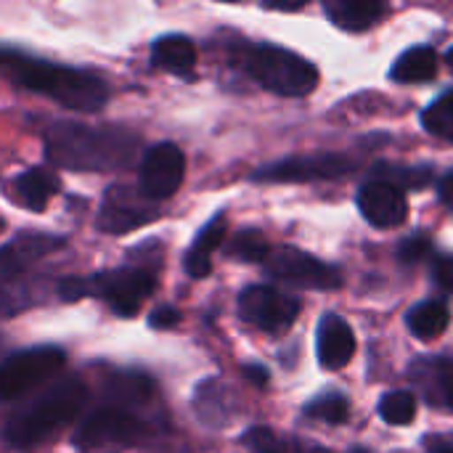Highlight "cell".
Wrapping results in <instances>:
<instances>
[{"label": "cell", "instance_id": "cell-1", "mask_svg": "<svg viewBox=\"0 0 453 453\" xmlns=\"http://www.w3.org/2000/svg\"><path fill=\"white\" fill-rule=\"evenodd\" d=\"M138 135L125 127L53 122L45 133V157L64 170L109 173L127 167L138 154Z\"/></svg>", "mask_w": 453, "mask_h": 453}, {"label": "cell", "instance_id": "cell-2", "mask_svg": "<svg viewBox=\"0 0 453 453\" xmlns=\"http://www.w3.org/2000/svg\"><path fill=\"white\" fill-rule=\"evenodd\" d=\"M0 69L19 85L32 93H40L45 98H53L56 104L77 111H98L109 101V88L101 77L74 69V66H58L50 61H35L19 53L0 50Z\"/></svg>", "mask_w": 453, "mask_h": 453}, {"label": "cell", "instance_id": "cell-3", "mask_svg": "<svg viewBox=\"0 0 453 453\" xmlns=\"http://www.w3.org/2000/svg\"><path fill=\"white\" fill-rule=\"evenodd\" d=\"M88 390L80 377H69L64 382H56L48 388L40 398H35L29 406L19 409L3 430V438L13 449H35L53 435H58L66 425H72L82 406H85Z\"/></svg>", "mask_w": 453, "mask_h": 453}, {"label": "cell", "instance_id": "cell-4", "mask_svg": "<svg viewBox=\"0 0 453 453\" xmlns=\"http://www.w3.org/2000/svg\"><path fill=\"white\" fill-rule=\"evenodd\" d=\"M242 66L265 90L287 98L308 96L319 85V69L308 58L268 42L247 48L242 56Z\"/></svg>", "mask_w": 453, "mask_h": 453}, {"label": "cell", "instance_id": "cell-5", "mask_svg": "<svg viewBox=\"0 0 453 453\" xmlns=\"http://www.w3.org/2000/svg\"><path fill=\"white\" fill-rule=\"evenodd\" d=\"M149 433V422L135 411L104 403L85 414L72 435V443L80 453H122L143 443Z\"/></svg>", "mask_w": 453, "mask_h": 453}, {"label": "cell", "instance_id": "cell-6", "mask_svg": "<svg viewBox=\"0 0 453 453\" xmlns=\"http://www.w3.org/2000/svg\"><path fill=\"white\" fill-rule=\"evenodd\" d=\"M66 364L61 348L42 345L8 356L0 361V401H16L40 385L50 382Z\"/></svg>", "mask_w": 453, "mask_h": 453}, {"label": "cell", "instance_id": "cell-7", "mask_svg": "<svg viewBox=\"0 0 453 453\" xmlns=\"http://www.w3.org/2000/svg\"><path fill=\"white\" fill-rule=\"evenodd\" d=\"M157 289V276L146 265H130L117 268L106 273H96L85 281V295H93L104 300L117 316L130 319L141 311L146 297H151Z\"/></svg>", "mask_w": 453, "mask_h": 453}, {"label": "cell", "instance_id": "cell-8", "mask_svg": "<svg viewBox=\"0 0 453 453\" xmlns=\"http://www.w3.org/2000/svg\"><path fill=\"white\" fill-rule=\"evenodd\" d=\"M268 276L300 287V289H337L342 284V276L334 265L321 263L319 257L295 250V247H276L265 257Z\"/></svg>", "mask_w": 453, "mask_h": 453}, {"label": "cell", "instance_id": "cell-9", "mask_svg": "<svg viewBox=\"0 0 453 453\" xmlns=\"http://www.w3.org/2000/svg\"><path fill=\"white\" fill-rule=\"evenodd\" d=\"M300 313V300L273 287H247L239 297V316L268 334L287 332Z\"/></svg>", "mask_w": 453, "mask_h": 453}, {"label": "cell", "instance_id": "cell-10", "mask_svg": "<svg viewBox=\"0 0 453 453\" xmlns=\"http://www.w3.org/2000/svg\"><path fill=\"white\" fill-rule=\"evenodd\" d=\"M154 218H157V202L146 199L141 194V188L111 186L104 196L101 210H98L96 228L101 234L119 236V234H127V231L146 226Z\"/></svg>", "mask_w": 453, "mask_h": 453}, {"label": "cell", "instance_id": "cell-11", "mask_svg": "<svg viewBox=\"0 0 453 453\" xmlns=\"http://www.w3.org/2000/svg\"><path fill=\"white\" fill-rule=\"evenodd\" d=\"M183 173H186L183 151L175 143H157L143 154L138 170V188L151 202L170 199L180 188Z\"/></svg>", "mask_w": 453, "mask_h": 453}, {"label": "cell", "instance_id": "cell-12", "mask_svg": "<svg viewBox=\"0 0 453 453\" xmlns=\"http://www.w3.org/2000/svg\"><path fill=\"white\" fill-rule=\"evenodd\" d=\"M353 162L342 154H313V157H289L273 165L260 167L252 180L260 183H305V180H329L350 173Z\"/></svg>", "mask_w": 453, "mask_h": 453}, {"label": "cell", "instance_id": "cell-13", "mask_svg": "<svg viewBox=\"0 0 453 453\" xmlns=\"http://www.w3.org/2000/svg\"><path fill=\"white\" fill-rule=\"evenodd\" d=\"M66 242L53 234H40V231H27L13 236L8 244L0 247V281L21 279L24 271L37 265L42 257L50 252L61 250Z\"/></svg>", "mask_w": 453, "mask_h": 453}, {"label": "cell", "instance_id": "cell-14", "mask_svg": "<svg viewBox=\"0 0 453 453\" xmlns=\"http://www.w3.org/2000/svg\"><path fill=\"white\" fill-rule=\"evenodd\" d=\"M358 210H361L364 220L372 223L374 228H398L409 215L403 191H398L395 186H390L385 180H372V183L361 186Z\"/></svg>", "mask_w": 453, "mask_h": 453}, {"label": "cell", "instance_id": "cell-15", "mask_svg": "<svg viewBox=\"0 0 453 453\" xmlns=\"http://www.w3.org/2000/svg\"><path fill=\"white\" fill-rule=\"evenodd\" d=\"M411 380L433 409L453 411V358H419Z\"/></svg>", "mask_w": 453, "mask_h": 453}, {"label": "cell", "instance_id": "cell-16", "mask_svg": "<svg viewBox=\"0 0 453 453\" xmlns=\"http://www.w3.org/2000/svg\"><path fill=\"white\" fill-rule=\"evenodd\" d=\"M316 353L324 369L337 372L350 364L356 356V334L345 324V319L326 313L319 324V337H316Z\"/></svg>", "mask_w": 453, "mask_h": 453}, {"label": "cell", "instance_id": "cell-17", "mask_svg": "<svg viewBox=\"0 0 453 453\" xmlns=\"http://www.w3.org/2000/svg\"><path fill=\"white\" fill-rule=\"evenodd\" d=\"M151 66L170 72L180 80L194 77L196 66V45L186 35H165L151 48Z\"/></svg>", "mask_w": 453, "mask_h": 453}, {"label": "cell", "instance_id": "cell-18", "mask_svg": "<svg viewBox=\"0 0 453 453\" xmlns=\"http://www.w3.org/2000/svg\"><path fill=\"white\" fill-rule=\"evenodd\" d=\"M194 411L207 427H226L236 414V398L223 382L207 380L194 393Z\"/></svg>", "mask_w": 453, "mask_h": 453}, {"label": "cell", "instance_id": "cell-19", "mask_svg": "<svg viewBox=\"0 0 453 453\" xmlns=\"http://www.w3.org/2000/svg\"><path fill=\"white\" fill-rule=\"evenodd\" d=\"M324 11L340 29L364 32L388 13V5L380 0H329Z\"/></svg>", "mask_w": 453, "mask_h": 453}, {"label": "cell", "instance_id": "cell-20", "mask_svg": "<svg viewBox=\"0 0 453 453\" xmlns=\"http://www.w3.org/2000/svg\"><path fill=\"white\" fill-rule=\"evenodd\" d=\"M226 236V218L215 215L196 236V242L188 247L186 257H183V268L191 279H204L212 268V252L223 244Z\"/></svg>", "mask_w": 453, "mask_h": 453}, {"label": "cell", "instance_id": "cell-21", "mask_svg": "<svg viewBox=\"0 0 453 453\" xmlns=\"http://www.w3.org/2000/svg\"><path fill=\"white\" fill-rule=\"evenodd\" d=\"M106 398L114 406L135 411V409L146 406L154 398V382L146 374L122 372V374H114V377L106 380Z\"/></svg>", "mask_w": 453, "mask_h": 453}, {"label": "cell", "instance_id": "cell-22", "mask_svg": "<svg viewBox=\"0 0 453 453\" xmlns=\"http://www.w3.org/2000/svg\"><path fill=\"white\" fill-rule=\"evenodd\" d=\"M56 191H58V178L45 167H32L16 178V199L32 212H42L48 202L56 196Z\"/></svg>", "mask_w": 453, "mask_h": 453}, {"label": "cell", "instance_id": "cell-23", "mask_svg": "<svg viewBox=\"0 0 453 453\" xmlns=\"http://www.w3.org/2000/svg\"><path fill=\"white\" fill-rule=\"evenodd\" d=\"M438 74V53L435 48L430 45H419V48H411L406 50L395 64H393V72L390 77L395 82H427V80H435Z\"/></svg>", "mask_w": 453, "mask_h": 453}, {"label": "cell", "instance_id": "cell-24", "mask_svg": "<svg viewBox=\"0 0 453 453\" xmlns=\"http://www.w3.org/2000/svg\"><path fill=\"white\" fill-rule=\"evenodd\" d=\"M449 321H451V311L441 300L419 303L406 316V324H409L411 334L419 337V340H435V337H441L449 329Z\"/></svg>", "mask_w": 453, "mask_h": 453}, {"label": "cell", "instance_id": "cell-25", "mask_svg": "<svg viewBox=\"0 0 453 453\" xmlns=\"http://www.w3.org/2000/svg\"><path fill=\"white\" fill-rule=\"evenodd\" d=\"M37 300H40V295L32 281H27V279L0 281V319L21 313V311L32 308Z\"/></svg>", "mask_w": 453, "mask_h": 453}, {"label": "cell", "instance_id": "cell-26", "mask_svg": "<svg viewBox=\"0 0 453 453\" xmlns=\"http://www.w3.org/2000/svg\"><path fill=\"white\" fill-rule=\"evenodd\" d=\"M380 417L388 425L403 427L409 422H414L417 417V395L409 390H393L380 401Z\"/></svg>", "mask_w": 453, "mask_h": 453}, {"label": "cell", "instance_id": "cell-27", "mask_svg": "<svg viewBox=\"0 0 453 453\" xmlns=\"http://www.w3.org/2000/svg\"><path fill=\"white\" fill-rule=\"evenodd\" d=\"M422 125L427 133L453 143V93H443L422 111Z\"/></svg>", "mask_w": 453, "mask_h": 453}, {"label": "cell", "instance_id": "cell-28", "mask_svg": "<svg viewBox=\"0 0 453 453\" xmlns=\"http://www.w3.org/2000/svg\"><path fill=\"white\" fill-rule=\"evenodd\" d=\"M228 255L244 263H265V257L271 255V247L260 231H239L228 244Z\"/></svg>", "mask_w": 453, "mask_h": 453}, {"label": "cell", "instance_id": "cell-29", "mask_svg": "<svg viewBox=\"0 0 453 453\" xmlns=\"http://www.w3.org/2000/svg\"><path fill=\"white\" fill-rule=\"evenodd\" d=\"M305 414L313 417V419H324L329 425H342L348 417H350V403L345 395L340 393H326V395H319L313 398L308 406H305Z\"/></svg>", "mask_w": 453, "mask_h": 453}, {"label": "cell", "instance_id": "cell-30", "mask_svg": "<svg viewBox=\"0 0 453 453\" xmlns=\"http://www.w3.org/2000/svg\"><path fill=\"white\" fill-rule=\"evenodd\" d=\"M377 180H385L390 186H395L398 191L403 188H422L433 180L430 170H417V167H388L380 165L377 167Z\"/></svg>", "mask_w": 453, "mask_h": 453}, {"label": "cell", "instance_id": "cell-31", "mask_svg": "<svg viewBox=\"0 0 453 453\" xmlns=\"http://www.w3.org/2000/svg\"><path fill=\"white\" fill-rule=\"evenodd\" d=\"M244 446L250 453H289L287 443L268 427H252L244 433Z\"/></svg>", "mask_w": 453, "mask_h": 453}, {"label": "cell", "instance_id": "cell-32", "mask_svg": "<svg viewBox=\"0 0 453 453\" xmlns=\"http://www.w3.org/2000/svg\"><path fill=\"white\" fill-rule=\"evenodd\" d=\"M430 255V239L427 236H411L406 239L401 247H398V260L411 265V263H419Z\"/></svg>", "mask_w": 453, "mask_h": 453}, {"label": "cell", "instance_id": "cell-33", "mask_svg": "<svg viewBox=\"0 0 453 453\" xmlns=\"http://www.w3.org/2000/svg\"><path fill=\"white\" fill-rule=\"evenodd\" d=\"M433 273H435V281L441 284V289H446V292H451L453 295V255H441V257H435Z\"/></svg>", "mask_w": 453, "mask_h": 453}, {"label": "cell", "instance_id": "cell-34", "mask_svg": "<svg viewBox=\"0 0 453 453\" xmlns=\"http://www.w3.org/2000/svg\"><path fill=\"white\" fill-rule=\"evenodd\" d=\"M58 297H61V300H69V303L85 297V279L69 276V279L58 281Z\"/></svg>", "mask_w": 453, "mask_h": 453}, {"label": "cell", "instance_id": "cell-35", "mask_svg": "<svg viewBox=\"0 0 453 453\" xmlns=\"http://www.w3.org/2000/svg\"><path fill=\"white\" fill-rule=\"evenodd\" d=\"M178 319H180V313H178L175 308L165 305V308H157V311L149 316V326H154V329H170V326L178 324Z\"/></svg>", "mask_w": 453, "mask_h": 453}, {"label": "cell", "instance_id": "cell-36", "mask_svg": "<svg viewBox=\"0 0 453 453\" xmlns=\"http://www.w3.org/2000/svg\"><path fill=\"white\" fill-rule=\"evenodd\" d=\"M427 453H453V435H438L427 441Z\"/></svg>", "mask_w": 453, "mask_h": 453}, {"label": "cell", "instance_id": "cell-37", "mask_svg": "<svg viewBox=\"0 0 453 453\" xmlns=\"http://www.w3.org/2000/svg\"><path fill=\"white\" fill-rule=\"evenodd\" d=\"M438 191H441L443 204H446V207L453 212V173H449V175L441 180V188H438Z\"/></svg>", "mask_w": 453, "mask_h": 453}, {"label": "cell", "instance_id": "cell-38", "mask_svg": "<svg viewBox=\"0 0 453 453\" xmlns=\"http://www.w3.org/2000/svg\"><path fill=\"white\" fill-rule=\"evenodd\" d=\"M244 377L255 385H265L268 382V372L263 366H244Z\"/></svg>", "mask_w": 453, "mask_h": 453}, {"label": "cell", "instance_id": "cell-39", "mask_svg": "<svg viewBox=\"0 0 453 453\" xmlns=\"http://www.w3.org/2000/svg\"><path fill=\"white\" fill-rule=\"evenodd\" d=\"M303 5H305V3H265L268 11H284V13H287V11H300Z\"/></svg>", "mask_w": 453, "mask_h": 453}, {"label": "cell", "instance_id": "cell-40", "mask_svg": "<svg viewBox=\"0 0 453 453\" xmlns=\"http://www.w3.org/2000/svg\"><path fill=\"white\" fill-rule=\"evenodd\" d=\"M446 58H449V66H451V72H453V48L449 50V56H446Z\"/></svg>", "mask_w": 453, "mask_h": 453}, {"label": "cell", "instance_id": "cell-41", "mask_svg": "<svg viewBox=\"0 0 453 453\" xmlns=\"http://www.w3.org/2000/svg\"><path fill=\"white\" fill-rule=\"evenodd\" d=\"M353 453H366V451H361V449H358V451H353Z\"/></svg>", "mask_w": 453, "mask_h": 453}, {"label": "cell", "instance_id": "cell-42", "mask_svg": "<svg viewBox=\"0 0 453 453\" xmlns=\"http://www.w3.org/2000/svg\"><path fill=\"white\" fill-rule=\"evenodd\" d=\"M0 228H3V220H0Z\"/></svg>", "mask_w": 453, "mask_h": 453}]
</instances>
